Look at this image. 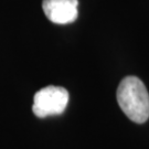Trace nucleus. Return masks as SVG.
Returning <instances> with one entry per match:
<instances>
[{"mask_svg": "<svg viewBox=\"0 0 149 149\" xmlns=\"http://www.w3.org/2000/svg\"><path fill=\"white\" fill-rule=\"evenodd\" d=\"M117 103L130 120L143 124L149 118V94L137 76H126L117 88Z\"/></svg>", "mask_w": 149, "mask_h": 149, "instance_id": "f257e3e1", "label": "nucleus"}, {"mask_svg": "<svg viewBox=\"0 0 149 149\" xmlns=\"http://www.w3.org/2000/svg\"><path fill=\"white\" fill-rule=\"evenodd\" d=\"M69 103V92L62 86L50 85L38 91L33 98L32 111L37 117L60 115Z\"/></svg>", "mask_w": 149, "mask_h": 149, "instance_id": "f03ea898", "label": "nucleus"}, {"mask_svg": "<svg viewBox=\"0 0 149 149\" xmlns=\"http://www.w3.org/2000/svg\"><path fill=\"white\" fill-rule=\"evenodd\" d=\"M77 0H43L42 9L49 20L56 24H68L77 19Z\"/></svg>", "mask_w": 149, "mask_h": 149, "instance_id": "7ed1b4c3", "label": "nucleus"}]
</instances>
